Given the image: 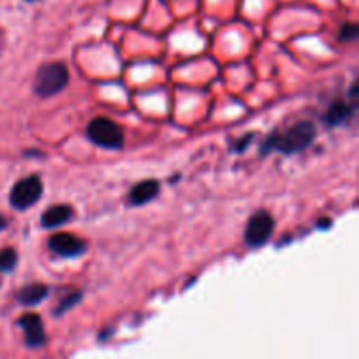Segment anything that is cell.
Wrapping results in <instances>:
<instances>
[{"label":"cell","instance_id":"cell-16","mask_svg":"<svg viewBox=\"0 0 359 359\" xmlns=\"http://www.w3.org/2000/svg\"><path fill=\"white\" fill-rule=\"evenodd\" d=\"M330 226H332V219H328V217H323V221L318 223V228H323V230H326Z\"/></svg>","mask_w":359,"mask_h":359},{"label":"cell","instance_id":"cell-12","mask_svg":"<svg viewBox=\"0 0 359 359\" xmlns=\"http://www.w3.org/2000/svg\"><path fill=\"white\" fill-rule=\"evenodd\" d=\"M18 255L13 248L0 249V272H11L16 266Z\"/></svg>","mask_w":359,"mask_h":359},{"label":"cell","instance_id":"cell-11","mask_svg":"<svg viewBox=\"0 0 359 359\" xmlns=\"http://www.w3.org/2000/svg\"><path fill=\"white\" fill-rule=\"evenodd\" d=\"M353 111H354V109L351 107L349 104H346V102H344V100L333 102L332 107H330L328 112H326L325 123L328 126L342 125V123H346L347 119H349L351 116H353Z\"/></svg>","mask_w":359,"mask_h":359},{"label":"cell","instance_id":"cell-13","mask_svg":"<svg viewBox=\"0 0 359 359\" xmlns=\"http://www.w3.org/2000/svg\"><path fill=\"white\" fill-rule=\"evenodd\" d=\"M79 300H81V293H72V294H69V297H67V298H63V300L60 302L58 307H56L55 316H62L63 312L70 311V309H72L74 305L79 304Z\"/></svg>","mask_w":359,"mask_h":359},{"label":"cell","instance_id":"cell-1","mask_svg":"<svg viewBox=\"0 0 359 359\" xmlns=\"http://www.w3.org/2000/svg\"><path fill=\"white\" fill-rule=\"evenodd\" d=\"M316 137V126L311 121H302L291 126L284 133L273 132L266 137L262 146V153L269 154L270 151H280L284 154H294L304 151L312 144Z\"/></svg>","mask_w":359,"mask_h":359},{"label":"cell","instance_id":"cell-5","mask_svg":"<svg viewBox=\"0 0 359 359\" xmlns=\"http://www.w3.org/2000/svg\"><path fill=\"white\" fill-rule=\"evenodd\" d=\"M273 226H276V221H273L272 214L266 210L256 212L249 219L248 228H245V244L252 249L265 245L272 237Z\"/></svg>","mask_w":359,"mask_h":359},{"label":"cell","instance_id":"cell-7","mask_svg":"<svg viewBox=\"0 0 359 359\" xmlns=\"http://www.w3.org/2000/svg\"><path fill=\"white\" fill-rule=\"evenodd\" d=\"M20 326L25 330V342L30 349L42 347L46 342L44 326H42L41 316L39 314H25L21 316Z\"/></svg>","mask_w":359,"mask_h":359},{"label":"cell","instance_id":"cell-9","mask_svg":"<svg viewBox=\"0 0 359 359\" xmlns=\"http://www.w3.org/2000/svg\"><path fill=\"white\" fill-rule=\"evenodd\" d=\"M74 216V209L70 205H65V203H58V205L51 207V209L46 210L42 214V226L46 228H56L62 226V224L69 223Z\"/></svg>","mask_w":359,"mask_h":359},{"label":"cell","instance_id":"cell-15","mask_svg":"<svg viewBox=\"0 0 359 359\" xmlns=\"http://www.w3.org/2000/svg\"><path fill=\"white\" fill-rule=\"evenodd\" d=\"M251 142H252V133H248V135L242 137L238 142H235V151H237V153H242V151H244Z\"/></svg>","mask_w":359,"mask_h":359},{"label":"cell","instance_id":"cell-8","mask_svg":"<svg viewBox=\"0 0 359 359\" xmlns=\"http://www.w3.org/2000/svg\"><path fill=\"white\" fill-rule=\"evenodd\" d=\"M158 193H160V184H158V181L147 179V181H142L139 182V184L133 186L132 191H130V203H132V205H144V203L156 198Z\"/></svg>","mask_w":359,"mask_h":359},{"label":"cell","instance_id":"cell-10","mask_svg":"<svg viewBox=\"0 0 359 359\" xmlns=\"http://www.w3.org/2000/svg\"><path fill=\"white\" fill-rule=\"evenodd\" d=\"M48 286L44 284H28L18 294V302L27 307H34V305L41 304L46 297H48Z\"/></svg>","mask_w":359,"mask_h":359},{"label":"cell","instance_id":"cell-3","mask_svg":"<svg viewBox=\"0 0 359 359\" xmlns=\"http://www.w3.org/2000/svg\"><path fill=\"white\" fill-rule=\"evenodd\" d=\"M88 139L105 149H121L125 144V135L118 123L109 118H95L88 125Z\"/></svg>","mask_w":359,"mask_h":359},{"label":"cell","instance_id":"cell-4","mask_svg":"<svg viewBox=\"0 0 359 359\" xmlns=\"http://www.w3.org/2000/svg\"><path fill=\"white\" fill-rule=\"evenodd\" d=\"M42 196V181L39 175H28V177L21 179L14 184L13 191H11V205L18 210L30 209L34 203L39 202Z\"/></svg>","mask_w":359,"mask_h":359},{"label":"cell","instance_id":"cell-17","mask_svg":"<svg viewBox=\"0 0 359 359\" xmlns=\"http://www.w3.org/2000/svg\"><path fill=\"white\" fill-rule=\"evenodd\" d=\"M6 228H7V219L2 216V214H0V231L6 230Z\"/></svg>","mask_w":359,"mask_h":359},{"label":"cell","instance_id":"cell-2","mask_svg":"<svg viewBox=\"0 0 359 359\" xmlns=\"http://www.w3.org/2000/svg\"><path fill=\"white\" fill-rule=\"evenodd\" d=\"M67 83H69V69L65 63H46L35 74L34 93L42 98L53 97V95L60 93L67 86Z\"/></svg>","mask_w":359,"mask_h":359},{"label":"cell","instance_id":"cell-14","mask_svg":"<svg viewBox=\"0 0 359 359\" xmlns=\"http://www.w3.org/2000/svg\"><path fill=\"white\" fill-rule=\"evenodd\" d=\"M358 32H359L358 25H354V23H346L342 28H340V35H339L340 41H342V42H351V41H354V39L358 37Z\"/></svg>","mask_w":359,"mask_h":359},{"label":"cell","instance_id":"cell-6","mask_svg":"<svg viewBox=\"0 0 359 359\" xmlns=\"http://www.w3.org/2000/svg\"><path fill=\"white\" fill-rule=\"evenodd\" d=\"M49 249H51L55 255L65 256V258H76V256L83 255L86 251V244L84 241H81L79 237L72 233H55L48 241Z\"/></svg>","mask_w":359,"mask_h":359}]
</instances>
